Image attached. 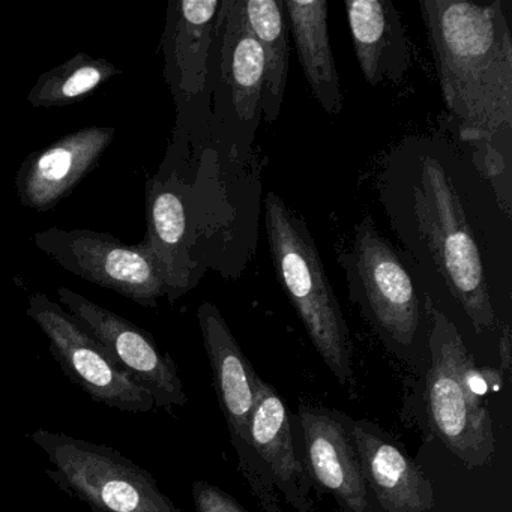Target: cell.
<instances>
[{
  "instance_id": "1",
  "label": "cell",
  "mask_w": 512,
  "mask_h": 512,
  "mask_svg": "<svg viewBox=\"0 0 512 512\" xmlns=\"http://www.w3.org/2000/svg\"><path fill=\"white\" fill-rule=\"evenodd\" d=\"M446 107L466 142L484 145L490 176L503 172L493 146L512 130V35L503 2L421 0Z\"/></svg>"
},
{
  "instance_id": "2",
  "label": "cell",
  "mask_w": 512,
  "mask_h": 512,
  "mask_svg": "<svg viewBox=\"0 0 512 512\" xmlns=\"http://www.w3.org/2000/svg\"><path fill=\"white\" fill-rule=\"evenodd\" d=\"M265 223L275 274L314 349L341 386L355 388L349 326L307 224L275 193L266 196Z\"/></svg>"
},
{
  "instance_id": "3",
  "label": "cell",
  "mask_w": 512,
  "mask_h": 512,
  "mask_svg": "<svg viewBox=\"0 0 512 512\" xmlns=\"http://www.w3.org/2000/svg\"><path fill=\"white\" fill-rule=\"evenodd\" d=\"M28 437L47 455L50 481L94 512H182L152 473L110 446L46 428Z\"/></svg>"
},
{
  "instance_id": "4",
  "label": "cell",
  "mask_w": 512,
  "mask_h": 512,
  "mask_svg": "<svg viewBox=\"0 0 512 512\" xmlns=\"http://www.w3.org/2000/svg\"><path fill=\"white\" fill-rule=\"evenodd\" d=\"M419 232L455 301L478 332L496 328V314L478 245L457 190L439 161H422L415 190Z\"/></svg>"
},
{
  "instance_id": "5",
  "label": "cell",
  "mask_w": 512,
  "mask_h": 512,
  "mask_svg": "<svg viewBox=\"0 0 512 512\" xmlns=\"http://www.w3.org/2000/svg\"><path fill=\"white\" fill-rule=\"evenodd\" d=\"M431 317L430 365L425 377L428 422L440 442L469 469L490 463L496 449L493 419L482 401L470 397L461 373L470 352L454 323L427 299Z\"/></svg>"
},
{
  "instance_id": "6",
  "label": "cell",
  "mask_w": 512,
  "mask_h": 512,
  "mask_svg": "<svg viewBox=\"0 0 512 512\" xmlns=\"http://www.w3.org/2000/svg\"><path fill=\"white\" fill-rule=\"evenodd\" d=\"M350 299L395 352L410 349L421 325L418 292L395 248L368 215L356 226L352 247L340 254Z\"/></svg>"
},
{
  "instance_id": "7",
  "label": "cell",
  "mask_w": 512,
  "mask_h": 512,
  "mask_svg": "<svg viewBox=\"0 0 512 512\" xmlns=\"http://www.w3.org/2000/svg\"><path fill=\"white\" fill-rule=\"evenodd\" d=\"M197 319L211 365L212 385L229 428L239 472L248 482L263 512H283L277 490L262 461L254 454L248 434L259 376L214 304L203 302L197 310Z\"/></svg>"
},
{
  "instance_id": "8",
  "label": "cell",
  "mask_w": 512,
  "mask_h": 512,
  "mask_svg": "<svg viewBox=\"0 0 512 512\" xmlns=\"http://www.w3.org/2000/svg\"><path fill=\"white\" fill-rule=\"evenodd\" d=\"M35 245L62 269L113 290L145 308H157L169 287L145 242L128 245L109 233L59 227L35 233Z\"/></svg>"
},
{
  "instance_id": "9",
  "label": "cell",
  "mask_w": 512,
  "mask_h": 512,
  "mask_svg": "<svg viewBox=\"0 0 512 512\" xmlns=\"http://www.w3.org/2000/svg\"><path fill=\"white\" fill-rule=\"evenodd\" d=\"M26 314L46 335L50 353L65 376L92 401L134 415L154 409L151 394L137 385L61 305L44 293H34L29 296Z\"/></svg>"
},
{
  "instance_id": "10",
  "label": "cell",
  "mask_w": 512,
  "mask_h": 512,
  "mask_svg": "<svg viewBox=\"0 0 512 512\" xmlns=\"http://www.w3.org/2000/svg\"><path fill=\"white\" fill-rule=\"evenodd\" d=\"M58 296L68 313L110 358L151 394L155 407L173 412L175 407L187 404V392L175 361L169 353L161 352L149 332L70 287H59Z\"/></svg>"
},
{
  "instance_id": "11",
  "label": "cell",
  "mask_w": 512,
  "mask_h": 512,
  "mask_svg": "<svg viewBox=\"0 0 512 512\" xmlns=\"http://www.w3.org/2000/svg\"><path fill=\"white\" fill-rule=\"evenodd\" d=\"M350 422L340 410L299 404L305 466L313 488L331 494L341 512H379L362 473Z\"/></svg>"
},
{
  "instance_id": "12",
  "label": "cell",
  "mask_w": 512,
  "mask_h": 512,
  "mask_svg": "<svg viewBox=\"0 0 512 512\" xmlns=\"http://www.w3.org/2000/svg\"><path fill=\"white\" fill-rule=\"evenodd\" d=\"M113 139L115 128H83L26 157L16 175L22 205L40 212L55 208L97 169Z\"/></svg>"
},
{
  "instance_id": "13",
  "label": "cell",
  "mask_w": 512,
  "mask_h": 512,
  "mask_svg": "<svg viewBox=\"0 0 512 512\" xmlns=\"http://www.w3.org/2000/svg\"><path fill=\"white\" fill-rule=\"evenodd\" d=\"M251 448L262 461L275 490L296 512H313V484L296 445L292 415L277 389L257 377V398L250 425Z\"/></svg>"
},
{
  "instance_id": "14",
  "label": "cell",
  "mask_w": 512,
  "mask_h": 512,
  "mask_svg": "<svg viewBox=\"0 0 512 512\" xmlns=\"http://www.w3.org/2000/svg\"><path fill=\"white\" fill-rule=\"evenodd\" d=\"M362 473L383 512H431L436 506L430 478L383 428L368 419L350 422Z\"/></svg>"
},
{
  "instance_id": "15",
  "label": "cell",
  "mask_w": 512,
  "mask_h": 512,
  "mask_svg": "<svg viewBox=\"0 0 512 512\" xmlns=\"http://www.w3.org/2000/svg\"><path fill=\"white\" fill-rule=\"evenodd\" d=\"M347 19L356 59L371 86L400 83L410 67V50L400 14L389 0H347Z\"/></svg>"
},
{
  "instance_id": "16",
  "label": "cell",
  "mask_w": 512,
  "mask_h": 512,
  "mask_svg": "<svg viewBox=\"0 0 512 512\" xmlns=\"http://www.w3.org/2000/svg\"><path fill=\"white\" fill-rule=\"evenodd\" d=\"M299 62L314 98L328 115L343 109L340 79L332 55L326 0H283Z\"/></svg>"
},
{
  "instance_id": "17",
  "label": "cell",
  "mask_w": 512,
  "mask_h": 512,
  "mask_svg": "<svg viewBox=\"0 0 512 512\" xmlns=\"http://www.w3.org/2000/svg\"><path fill=\"white\" fill-rule=\"evenodd\" d=\"M221 19L226 22L223 43L224 79L232 91L236 116L244 124L256 121L265 85L262 47L245 22L239 0L223 2Z\"/></svg>"
},
{
  "instance_id": "18",
  "label": "cell",
  "mask_w": 512,
  "mask_h": 512,
  "mask_svg": "<svg viewBox=\"0 0 512 512\" xmlns=\"http://www.w3.org/2000/svg\"><path fill=\"white\" fill-rule=\"evenodd\" d=\"M146 247L157 260L169 296L175 301L190 287L191 263L187 251V212L179 194L155 184L148 199Z\"/></svg>"
},
{
  "instance_id": "19",
  "label": "cell",
  "mask_w": 512,
  "mask_h": 512,
  "mask_svg": "<svg viewBox=\"0 0 512 512\" xmlns=\"http://www.w3.org/2000/svg\"><path fill=\"white\" fill-rule=\"evenodd\" d=\"M239 4L265 58L260 112L266 122H275L283 107L289 76V22L283 0H239Z\"/></svg>"
},
{
  "instance_id": "20",
  "label": "cell",
  "mask_w": 512,
  "mask_h": 512,
  "mask_svg": "<svg viewBox=\"0 0 512 512\" xmlns=\"http://www.w3.org/2000/svg\"><path fill=\"white\" fill-rule=\"evenodd\" d=\"M221 5L218 0H184L170 5V58L178 71L179 86L188 95L199 94L205 86L212 29Z\"/></svg>"
},
{
  "instance_id": "21",
  "label": "cell",
  "mask_w": 512,
  "mask_h": 512,
  "mask_svg": "<svg viewBox=\"0 0 512 512\" xmlns=\"http://www.w3.org/2000/svg\"><path fill=\"white\" fill-rule=\"evenodd\" d=\"M118 74L121 71L107 59L79 53L44 73L29 92L28 103L35 109L71 106L85 100Z\"/></svg>"
},
{
  "instance_id": "22",
  "label": "cell",
  "mask_w": 512,
  "mask_h": 512,
  "mask_svg": "<svg viewBox=\"0 0 512 512\" xmlns=\"http://www.w3.org/2000/svg\"><path fill=\"white\" fill-rule=\"evenodd\" d=\"M461 379L470 397L475 398L476 401H482L485 395L502 389L505 373L496 367H478L470 356L464 364Z\"/></svg>"
},
{
  "instance_id": "23",
  "label": "cell",
  "mask_w": 512,
  "mask_h": 512,
  "mask_svg": "<svg viewBox=\"0 0 512 512\" xmlns=\"http://www.w3.org/2000/svg\"><path fill=\"white\" fill-rule=\"evenodd\" d=\"M191 493L196 512H248L235 497L211 482H194Z\"/></svg>"
},
{
  "instance_id": "24",
  "label": "cell",
  "mask_w": 512,
  "mask_h": 512,
  "mask_svg": "<svg viewBox=\"0 0 512 512\" xmlns=\"http://www.w3.org/2000/svg\"><path fill=\"white\" fill-rule=\"evenodd\" d=\"M500 356H502V368L500 370L503 373H508L511 370V332H509L508 326L503 331L502 343H500Z\"/></svg>"
}]
</instances>
